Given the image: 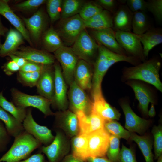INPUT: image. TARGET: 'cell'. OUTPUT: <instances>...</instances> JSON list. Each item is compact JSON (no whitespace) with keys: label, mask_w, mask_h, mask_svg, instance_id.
<instances>
[{"label":"cell","mask_w":162,"mask_h":162,"mask_svg":"<svg viewBox=\"0 0 162 162\" xmlns=\"http://www.w3.org/2000/svg\"><path fill=\"white\" fill-rule=\"evenodd\" d=\"M120 62H126L134 66L141 63L137 58L115 53L99 44L98 56L93 65L92 96L102 93L101 84L104 75L112 65Z\"/></svg>","instance_id":"obj_1"},{"label":"cell","mask_w":162,"mask_h":162,"mask_svg":"<svg viewBox=\"0 0 162 162\" xmlns=\"http://www.w3.org/2000/svg\"><path fill=\"white\" fill-rule=\"evenodd\" d=\"M161 66L160 61L153 58L134 66L124 67L122 78L125 81L135 80L144 82L154 86L162 92V83L159 75Z\"/></svg>","instance_id":"obj_2"},{"label":"cell","mask_w":162,"mask_h":162,"mask_svg":"<svg viewBox=\"0 0 162 162\" xmlns=\"http://www.w3.org/2000/svg\"><path fill=\"white\" fill-rule=\"evenodd\" d=\"M41 143L26 131L14 138L10 149L0 158V162H20L28 157Z\"/></svg>","instance_id":"obj_3"},{"label":"cell","mask_w":162,"mask_h":162,"mask_svg":"<svg viewBox=\"0 0 162 162\" xmlns=\"http://www.w3.org/2000/svg\"><path fill=\"white\" fill-rule=\"evenodd\" d=\"M56 135L53 141L47 146H41L38 152L46 156L48 162H60L69 154L70 150V138L61 130L54 129Z\"/></svg>","instance_id":"obj_4"},{"label":"cell","mask_w":162,"mask_h":162,"mask_svg":"<svg viewBox=\"0 0 162 162\" xmlns=\"http://www.w3.org/2000/svg\"><path fill=\"white\" fill-rule=\"evenodd\" d=\"M12 102L16 106L26 108L32 107L38 109L45 117L54 116L55 113L50 108L52 101L40 95H31L15 88L10 90Z\"/></svg>","instance_id":"obj_5"},{"label":"cell","mask_w":162,"mask_h":162,"mask_svg":"<svg viewBox=\"0 0 162 162\" xmlns=\"http://www.w3.org/2000/svg\"><path fill=\"white\" fill-rule=\"evenodd\" d=\"M79 59L93 66L97 57L99 44L84 29L71 47Z\"/></svg>","instance_id":"obj_6"},{"label":"cell","mask_w":162,"mask_h":162,"mask_svg":"<svg viewBox=\"0 0 162 162\" xmlns=\"http://www.w3.org/2000/svg\"><path fill=\"white\" fill-rule=\"evenodd\" d=\"M68 93V109L76 114L82 111L88 115L92 112L93 101L85 90L79 86L74 80L69 86Z\"/></svg>","instance_id":"obj_7"},{"label":"cell","mask_w":162,"mask_h":162,"mask_svg":"<svg viewBox=\"0 0 162 162\" xmlns=\"http://www.w3.org/2000/svg\"><path fill=\"white\" fill-rule=\"evenodd\" d=\"M54 53L55 58L61 66L65 82L69 86L74 80V73L79 59L71 47L64 46Z\"/></svg>","instance_id":"obj_8"},{"label":"cell","mask_w":162,"mask_h":162,"mask_svg":"<svg viewBox=\"0 0 162 162\" xmlns=\"http://www.w3.org/2000/svg\"><path fill=\"white\" fill-rule=\"evenodd\" d=\"M62 20L57 32L65 44L69 46L73 45L86 28L84 21L79 14Z\"/></svg>","instance_id":"obj_9"},{"label":"cell","mask_w":162,"mask_h":162,"mask_svg":"<svg viewBox=\"0 0 162 162\" xmlns=\"http://www.w3.org/2000/svg\"><path fill=\"white\" fill-rule=\"evenodd\" d=\"M55 73L54 94L51 105L58 111H64L68 108V87L64 78L61 66L58 62L53 65Z\"/></svg>","instance_id":"obj_10"},{"label":"cell","mask_w":162,"mask_h":162,"mask_svg":"<svg viewBox=\"0 0 162 162\" xmlns=\"http://www.w3.org/2000/svg\"><path fill=\"white\" fill-rule=\"evenodd\" d=\"M116 38L128 56L137 58L141 62L146 61L143 48L138 35L131 32L115 31Z\"/></svg>","instance_id":"obj_11"},{"label":"cell","mask_w":162,"mask_h":162,"mask_svg":"<svg viewBox=\"0 0 162 162\" xmlns=\"http://www.w3.org/2000/svg\"><path fill=\"white\" fill-rule=\"evenodd\" d=\"M25 131L32 135L44 146L49 145L53 140L55 136L47 127L38 124L34 120L32 109L27 110L26 117L22 122Z\"/></svg>","instance_id":"obj_12"},{"label":"cell","mask_w":162,"mask_h":162,"mask_svg":"<svg viewBox=\"0 0 162 162\" xmlns=\"http://www.w3.org/2000/svg\"><path fill=\"white\" fill-rule=\"evenodd\" d=\"M53 128L62 130L71 139L79 133L78 119L76 114L68 109L55 113Z\"/></svg>","instance_id":"obj_13"},{"label":"cell","mask_w":162,"mask_h":162,"mask_svg":"<svg viewBox=\"0 0 162 162\" xmlns=\"http://www.w3.org/2000/svg\"><path fill=\"white\" fill-rule=\"evenodd\" d=\"M110 135L104 128L87 135L88 158L106 157Z\"/></svg>","instance_id":"obj_14"},{"label":"cell","mask_w":162,"mask_h":162,"mask_svg":"<svg viewBox=\"0 0 162 162\" xmlns=\"http://www.w3.org/2000/svg\"><path fill=\"white\" fill-rule=\"evenodd\" d=\"M120 104L125 116V128L130 132H136L140 135L143 134L149 127L151 121L137 115L127 101L122 100Z\"/></svg>","instance_id":"obj_15"},{"label":"cell","mask_w":162,"mask_h":162,"mask_svg":"<svg viewBox=\"0 0 162 162\" xmlns=\"http://www.w3.org/2000/svg\"><path fill=\"white\" fill-rule=\"evenodd\" d=\"M126 83L133 90L142 113L147 116L149 104H154L156 102L155 98L152 91L148 86L139 81L129 80L127 81Z\"/></svg>","instance_id":"obj_16"},{"label":"cell","mask_w":162,"mask_h":162,"mask_svg":"<svg viewBox=\"0 0 162 162\" xmlns=\"http://www.w3.org/2000/svg\"><path fill=\"white\" fill-rule=\"evenodd\" d=\"M92 30V33L93 37L98 44L115 53L128 56L116 40L115 31L112 28Z\"/></svg>","instance_id":"obj_17"},{"label":"cell","mask_w":162,"mask_h":162,"mask_svg":"<svg viewBox=\"0 0 162 162\" xmlns=\"http://www.w3.org/2000/svg\"><path fill=\"white\" fill-rule=\"evenodd\" d=\"M76 114L78 119L80 134L88 135L104 128L105 121L92 111L88 115L82 111L78 112Z\"/></svg>","instance_id":"obj_18"},{"label":"cell","mask_w":162,"mask_h":162,"mask_svg":"<svg viewBox=\"0 0 162 162\" xmlns=\"http://www.w3.org/2000/svg\"><path fill=\"white\" fill-rule=\"evenodd\" d=\"M52 65H47L42 71L36 87L39 95L52 101L54 94L55 73Z\"/></svg>","instance_id":"obj_19"},{"label":"cell","mask_w":162,"mask_h":162,"mask_svg":"<svg viewBox=\"0 0 162 162\" xmlns=\"http://www.w3.org/2000/svg\"><path fill=\"white\" fill-rule=\"evenodd\" d=\"M12 54L22 57L28 61L46 65H52L56 59L54 56L48 52L29 47H19Z\"/></svg>","instance_id":"obj_20"},{"label":"cell","mask_w":162,"mask_h":162,"mask_svg":"<svg viewBox=\"0 0 162 162\" xmlns=\"http://www.w3.org/2000/svg\"><path fill=\"white\" fill-rule=\"evenodd\" d=\"M92 97V111L105 121L119 120L121 114L106 101L102 93L93 96Z\"/></svg>","instance_id":"obj_21"},{"label":"cell","mask_w":162,"mask_h":162,"mask_svg":"<svg viewBox=\"0 0 162 162\" xmlns=\"http://www.w3.org/2000/svg\"><path fill=\"white\" fill-rule=\"evenodd\" d=\"M86 61L79 59L74 73V80L84 90L92 89L93 70L92 66Z\"/></svg>","instance_id":"obj_22"},{"label":"cell","mask_w":162,"mask_h":162,"mask_svg":"<svg viewBox=\"0 0 162 162\" xmlns=\"http://www.w3.org/2000/svg\"><path fill=\"white\" fill-rule=\"evenodd\" d=\"M8 2V0H0V15L7 19L16 29L22 34L24 39L32 45L30 35L23 22L14 13Z\"/></svg>","instance_id":"obj_23"},{"label":"cell","mask_w":162,"mask_h":162,"mask_svg":"<svg viewBox=\"0 0 162 162\" xmlns=\"http://www.w3.org/2000/svg\"><path fill=\"white\" fill-rule=\"evenodd\" d=\"M133 14L126 4H119L113 15V29L115 31L131 32Z\"/></svg>","instance_id":"obj_24"},{"label":"cell","mask_w":162,"mask_h":162,"mask_svg":"<svg viewBox=\"0 0 162 162\" xmlns=\"http://www.w3.org/2000/svg\"><path fill=\"white\" fill-rule=\"evenodd\" d=\"M23 21L30 36L35 41H38L44 31L46 26L44 14L39 10L31 17L23 18Z\"/></svg>","instance_id":"obj_25"},{"label":"cell","mask_w":162,"mask_h":162,"mask_svg":"<svg viewBox=\"0 0 162 162\" xmlns=\"http://www.w3.org/2000/svg\"><path fill=\"white\" fill-rule=\"evenodd\" d=\"M137 35L143 45L146 59L148 58L150 51L162 43V29L160 27L152 26L144 33Z\"/></svg>","instance_id":"obj_26"},{"label":"cell","mask_w":162,"mask_h":162,"mask_svg":"<svg viewBox=\"0 0 162 162\" xmlns=\"http://www.w3.org/2000/svg\"><path fill=\"white\" fill-rule=\"evenodd\" d=\"M24 39L19 32L16 29L10 28L4 43L2 44L1 47V57L8 56L17 50L19 46L23 43Z\"/></svg>","instance_id":"obj_27"},{"label":"cell","mask_w":162,"mask_h":162,"mask_svg":"<svg viewBox=\"0 0 162 162\" xmlns=\"http://www.w3.org/2000/svg\"><path fill=\"white\" fill-rule=\"evenodd\" d=\"M70 150L74 157L86 161L88 158L87 135L79 134L71 138Z\"/></svg>","instance_id":"obj_28"},{"label":"cell","mask_w":162,"mask_h":162,"mask_svg":"<svg viewBox=\"0 0 162 162\" xmlns=\"http://www.w3.org/2000/svg\"><path fill=\"white\" fill-rule=\"evenodd\" d=\"M113 15L103 10L88 20L84 21L85 27L95 30L109 28H113Z\"/></svg>","instance_id":"obj_29"},{"label":"cell","mask_w":162,"mask_h":162,"mask_svg":"<svg viewBox=\"0 0 162 162\" xmlns=\"http://www.w3.org/2000/svg\"><path fill=\"white\" fill-rule=\"evenodd\" d=\"M0 120L11 137H16L25 131L22 123L0 107Z\"/></svg>","instance_id":"obj_30"},{"label":"cell","mask_w":162,"mask_h":162,"mask_svg":"<svg viewBox=\"0 0 162 162\" xmlns=\"http://www.w3.org/2000/svg\"><path fill=\"white\" fill-rule=\"evenodd\" d=\"M130 139L137 143L146 162H154L152 152L153 142L150 137L146 135L140 136L135 133L130 132Z\"/></svg>","instance_id":"obj_31"},{"label":"cell","mask_w":162,"mask_h":162,"mask_svg":"<svg viewBox=\"0 0 162 162\" xmlns=\"http://www.w3.org/2000/svg\"><path fill=\"white\" fill-rule=\"evenodd\" d=\"M152 27L146 12L139 11L134 13L132 22L133 33L137 35L141 34Z\"/></svg>","instance_id":"obj_32"},{"label":"cell","mask_w":162,"mask_h":162,"mask_svg":"<svg viewBox=\"0 0 162 162\" xmlns=\"http://www.w3.org/2000/svg\"><path fill=\"white\" fill-rule=\"evenodd\" d=\"M42 41L45 48L49 52H54L64 46L58 33L52 28L44 32L42 37Z\"/></svg>","instance_id":"obj_33"},{"label":"cell","mask_w":162,"mask_h":162,"mask_svg":"<svg viewBox=\"0 0 162 162\" xmlns=\"http://www.w3.org/2000/svg\"><path fill=\"white\" fill-rule=\"evenodd\" d=\"M0 107L22 123L26 116L27 110L16 106L12 102L8 101L0 92Z\"/></svg>","instance_id":"obj_34"},{"label":"cell","mask_w":162,"mask_h":162,"mask_svg":"<svg viewBox=\"0 0 162 162\" xmlns=\"http://www.w3.org/2000/svg\"><path fill=\"white\" fill-rule=\"evenodd\" d=\"M83 1L79 0H65L62 2L61 17L62 19L79 14L84 5Z\"/></svg>","instance_id":"obj_35"},{"label":"cell","mask_w":162,"mask_h":162,"mask_svg":"<svg viewBox=\"0 0 162 162\" xmlns=\"http://www.w3.org/2000/svg\"><path fill=\"white\" fill-rule=\"evenodd\" d=\"M104 128L110 135L119 139L122 138L126 140L130 139V132L115 120L105 121Z\"/></svg>","instance_id":"obj_36"},{"label":"cell","mask_w":162,"mask_h":162,"mask_svg":"<svg viewBox=\"0 0 162 162\" xmlns=\"http://www.w3.org/2000/svg\"><path fill=\"white\" fill-rule=\"evenodd\" d=\"M43 70L30 72L19 71L17 75V80L23 86L30 87L36 86Z\"/></svg>","instance_id":"obj_37"},{"label":"cell","mask_w":162,"mask_h":162,"mask_svg":"<svg viewBox=\"0 0 162 162\" xmlns=\"http://www.w3.org/2000/svg\"><path fill=\"white\" fill-rule=\"evenodd\" d=\"M103 10V8L96 2H90L84 4L79 14L84 21H86Z\"/></svg>","instance_id":"obj_38"},{"label":"cell","mask_w":162,"mask_h":162,"mask_svg":"<svg viewBox=\"0 0 162 162\" xmlns=\"http://www.w3.org/2000/svg\"><path fill=\"white\" fill-rule=\"evenodd\" d=\"M120 139L110 135L109 145L106 153L107 158L112 162H119L120 152Z\"/></svg>","instance_id":"obj_39"},{"label":"cell","mask_w":162,"mask_h":162,"mask_svg":"<svg viewBox=\"0 0 162 162\" xmlns=\"http://www.w3.org/2000/svg\"><path fill=\"white\" fill-rule=\"evenodd\" d=\"M63 1L48 0L46 2V8L51 22L53 23L61 16Z\"/></svg>","instance_id":"obj_40"},{"label":"cell","mask_w":162,"mask_h":162,"mask_svg":"<svg viewBox=\"0 0 162 162\" xmlns=\"http://www.w3.org/2000/svg\"><path fill=\"white\" fill-rule=\"evenodd\" d=\"M152 133L154 137V159H157L162 155V126L161 124L155 125Z\"/></svg>","instance_id":"obj_41"},{"label":"cell","mask_w":162,"mask_h":162,"mask_svg":"<svg viewBox=\"0 0 162 162\" xmlns=\"http://www.w3.org/2000/svg\"><path fill=\"white\" fill-rule=\"evenodd\" d=\"M147 2V11L151 12L159 24L162 22V0H148Z\"/></svg>","instance_id":"obj_42"},{"label":"cell","mask_w":162,"mask_h":162,"mask_svg":"<svg viewBox=\"0 0 162 162\" xmlns=\"http://www.w3.org/2000/svg\"><path fill=\"white\" fill-rule=\"evenodd\" d=\"M11 136L8 132L3 122L0 120V153L6 151Z\"/></svg>","instance_id":"obj_43"},{"label":"cell","mask_w":162,"mask_h":162,"mask_svg":"<svg viewBox=\"0 0 162 162\" xmlns=\"http://www.w3.org/2000/svg\"><path fill=\"white\" fill-rule=\"evenodd\" d=\"M46 1L45 0H28L16 4V7L20 10H32L37 9Z\"/></svg>","instance_id":"obj_44"},{"label":"cell","mask_w":162,"mask_h":162,"mask_svg":"<svg viewBox=\"0 0 162 162\" xmlns=\"http://www.w3.org/2000/svg\"><path fill=\"white\" fill-rule=\"evenodd\" d=\"M119 162H137L133 150L122 145Z\"/></svg>","instance_id":"obj_45"},{"label":"cell","mask_w":162,"mask_h":162,"mask_svg":"<svg viewBox=\"0 0 162 162\" xmlns=\"http://www.w3.org/2000/svg\"><path fill=\"white\" fill-rule=\"evenodd\" d=\"M126 4L133 13L139 11H147V2L144 0H127Z\"/></svg>","instance_id":"obj_46"},{"label":"cell","mask_w":162,"mask_h":162,"mask_svg":"<svg viewBox=\"0 0 162 162\" xmlns=\"http://www.w3.org/2000/svg\"><path fill=\"white\" fill-rule=\"evenodd\" d=\"M96 2L113 15L116 12L119 5L118 0H98Z\"/></svg>","instance_id":"obj_47"},{"label":"cell","mask_w":162,"mask_h":162,"mask_svg":"<svg viewBox=\"0 0 162 162\" xmlns=\"http://www.w3.org/2000/svg\"><path fill=\"white\" fill-rule=\"evenodd\" d=\"M47 65H49L28 61L25 65L20 68V71L26 72L41 71Z\"/></svg>","instance_id":"obj_48"},{"label":"cell","mask_w":162,"mask_h":162,"mask_svg":"<svg viewBox=\"0 0 162 162\" xmlns=\"http://www.w3.org/2000/svg\"><path fill=\"white\" fill-rule=\"evenodd\" d=\"M2 68L5 73L9 76L11 75L15 72L19 71L20 69V68L12 61L4 64Z\"/></svg>","instance_id":"obj_49"},{"label":"cell","mask_w":162,"mask_h":162,"mask_svg":"<svg viewBox=\"0 0 162 162\" xmlns=\"http://www.w3.org/2000/svg\"><path fill=\"white\" fill-rule=\"evenodd\" d=\"M20 162H48L45 157L44 154L38 152L34 154Z\"/></svg>","instance_id":"obj_50"},{"label":"cell","mask_w":162,"mask_h":162,"mask_svg":"<svg viewBox=\"0 0 162 162\" xmlns=\"http://www.w3.org/2000/svg\"><path fill=\"white\" fill-rule=\"evenodd\" d=\"M8 56L11 61L15 62L20 68L25 65L28 61L22 57L13 54L10 55Z\"/></svg>","instance_id":"obj_51"},{"label":"cell","mask_w":162,"mask_h":162,"mask_svg":"<svg viewBox=\"0 0 162 162\" xmlns=\"http://www.w3.org/2000/svg\"><path fill=\"white\" fill-rule=\"evenodd\" d=\"M60 162H87L78 159L74 156L71 154H68L65 156Z\"/></svg>","instance_id":"obj_52"},{"label":"cell","mask_w":162,"mask_h":162,"mask_svg":"<svg viewBox=\"0 0 162 162\" xmlns=\"http://www.w3.org/2000/svg\"><path fill=\"white\" fill-rule=\"evenodd\" d=\"M87 162H112L107 157H89L86 160Z\"/></svg>","instance_id":"obj_53"},{"label":"cell","mask_w":162,"mask_h":162,"mask_svg":"<svg viewBox=\"0 0 162 162\" xmlns=\"http://www.w3.org/2000/svg\"><path fill=\"white\" fill-rule=\"evenodd\" d=\"M8 31V28L2 23L0 17V37L1 36H4Z\"/></svg>","instance_id":"obj_54"},{"label":"cell","mask_w":162,"mask_h":162,"mask_svg":"<svg viewBox=\"0 0 162 162\" xmlns=\"http://www.w3.org/2000/svg\"><path fill=\"white\" fill-rule=\"evenodd\" d=\"M156 114L154 104H152L150 109L148 111V115L150 117H153L155 116Z\"/></svg>","instance_id":"obj_55"},{"label":"cell","mask_w":162,"mask_h":162,"mask_svg":"<svg viewBox=\"0 0 162 162\" xmlns=\"http://www.w3.org/2000/svg\"><path fill=\"white\" fill-rule=\"evenodd\" d=\"M157 162H162V155L159 157Z\"/></svg>","instance_id":"obj_56"},{"label":"cell","mask_w":162,"mask_h":162,"mask_svg":"<svg viewBox=\"0 0 162 162\" xmlns=\"http://www.w3.org/2000/svg\"><path fill=\"white\" fill-rule=\"evenodd\" d=\"M2 45V44L1 43V40L0 39V48H1V46ZM0 57H1L0 54Z\"/></svg>","instance_id":"obj_57"}]
</instances>
